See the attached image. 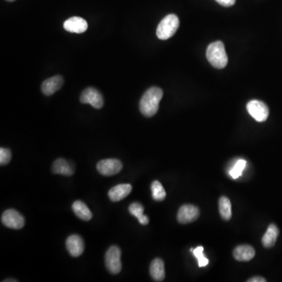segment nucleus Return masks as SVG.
Masks as SVG:
<instances>
[{
  "label": "nucleus",
  "mask_w": 282,
  "mask_h": 282,
  "mask_svg": "<svg viewBox=\"0 0 282 282\" xmlns=\"http://www.w3.org/2000/svg\"><path fill=\"white\" fill-rule=\"evenodd\" d=\"M11 160V152L9 149L0 148V164L1 166L8 164Z\"/></svg>",
  "instance_id": "b1692460"
},
{
  "label": "nucleus",
  "mask_w": 282,
  "mask_h": 282,
  "mask_svg": "<svg viewBox=\"0 0 282 282\" xmlns=\"http://www.w3.org/2000/svg\"><path fill=\"white\" fill-rule=\"evenodd\" d=\"M72 210L74 214L80 219L84 221H89L92 219V214L85 203L81 201H76L73 203Z\"/></svg>",
  "instance_id": "a211bd4d"
},
{
  "label": "nucleus",
  "mask_w": 282,
  "mask_h": 282,
  "mask_svg": "<svg viewBox=\"0 0 282 282\" xmlns=\"http://www.w3.org/2000/svg\"><path fill=\"white\" fill-rule=\"evenodd\" d=\"M206 56L211 66L216 68H224L228 64V58L224 44L221 41H216L208 45Z\"/></svg>",
  "instance_id": "f03ea898"
},
{
  "label": "nucleus",
  "mask_w": 282,
  "mask_h": 282,
  "mask_svg": "<svg viewBox=\"0 0 282 282\" xmlns=\"http://www.w3.org/2000/svg\"><path fill=\"white\" fill-rule=\"evenodd\" d=\"M246 161L244 160H238L234 164V166L229 171V175L232 176V179L236 180L240 176L242 171L246 166Z\"/></svg>",
  "instance_id": "4be33fe9"
},
{
  "label": "nucleus",
  "mask_w": 282,
  "mask_h": 282,
  "mask_svg": "<svg viewBox=\"0 0 282 282\" xmlns=\"http://www.w3.org/2000/svg\"><path fill=\"white\" fill-rule=\"evenodd\" d=\"M279 230L275 224H270L268 226L266 233L264 234L262 238V246L265 248H272L274 246L278 237Z\"/></svg>",
  "instance_id": "f3484780"
},
{
  "label": "nucleus",
  "mask_w": 282,
  "mask_h": 282,
  "mask_svg": "<svg viewBox=\"0 0 282 282\" xmlns=\"http://www.w3.org/2000/svg\"><path fill=\"white\" fill-rule=\"evenodd\" d=\"M163 92L158 87H150L144 94L140 102V110L145 117H152L157 113Z\"/></svg>",
  "instance_id": "f257e3e1"
},
{
  "label": "nucleus",
  "mask_w": 282,
  "mask_h": 282,
  "mask_svg": "<svg viewBox=\"0 0 282 282\" xmlns=\"http://www.w3.org/2000/svg\"><path fill=\"white\" fill-rule=\"evenodd\" d=\"M80 102L82 104H89L96 109L102 108L104 105V99L102 94L92 87L87 88L82 92Z\"/></svg>",
  "instance_id": "0eeeda50"
},
{
  "label": "nucleus",
  "mask_w": 282,
  "mask_h": 282,
  "mask_svg": "<svg viewBox=\"0 0 282 282\" xmlns=\"http://www.w3.org/2000/svg\"><path fill=\"white\" fill-rule=\"evenodd\" d=\"M152 197L158 202L163 201L166 197V193L160 181L156 180L152 184Z\"/></svg>",
  "instance_id": "412c9836"
},
{
  "label": "nucleus",
  "mask_w": 282,
  "mask_h": 282,
  "mask_svg": "<svg viewBox=\"0 0 282 282\" xmlns=\"http://www.w3.org/2000/svg\"><path fill=\"white\" fill-rule=\"evenodd\" d=\"M216 1L225 8H230V6L234 5L235 2H236V0H216Z\"/></svg>",
  "instance_id": "393cba45"
},
{
  "label": "nucleus",
  "mask_w": 282,
  "mask_h": 282,
  "mask_svg": "<svg viewBox=\"0 0 282 282\" xmlns=\"http://www.w3.org/2000/svg\"><path fill=\"white\" fill-rule=\"evenodd\" d=\"M6 1H8V2H14V0H6Z\"/></svg>",
  "instance_id": "cd10ccee"
},
{
  "label": "nucleus",
  "mask_w": 282,
  "mask_h": 282,
  "mask_svg": "<svg viewBox=\"0 0 282 282\" xmlns=\"http://www.w3.org/2000/svg\"><path fill=\"white\" fill-rule=\"evenodd\" d=\"M98 172L103 176H110L118 174L122 168V163L118 160L108 158L100 161L96 166Z\"/></svg>",
  "instance_id": "6e6552de"
},
{
  "label": "nucleus",
  "mask_w": 282,
  "mask_h": 282,
  "mask_svg": "<svg viewBox=\"0 0 282 282\" xmlns=\"http://www.w3.org/2000/svg\"><path fill=\"white\" fill-rule=\"evenodd\" d=\"M150 274L156 282H162L164 278V265L161 258H154L150 266Z\"/></svg>",
  "instance_id": "2eb2a0df"
},
{
  "label": "nucleus",
  "mask_w": 282,
  "mask_h": 282,
  "mask_svg": "<svg viewBox=\"0 0 282 282\" xmlns=\"http://www.w3.org/2000/svg\"><path fill=\"white\" fill-rule=\"evenodd\" d=\"M18 282V280H4V282Z\"/></svg>",
  "instance_id": "bb28decb"
},
{
  "label": "nucleus",
  "mask_w": 282,
  "mask_h": 282,
  "mask_svg": "<svg viewBox=\"0 0 282 282\" xmlns=\"http://www.w3.org/2000/svg\"><path fill=\"white\" fill-rule=\"evenodd\" d=\"M199 216V210L193 204H184L180 208L178 214V222L183 224L196 220Z\"/></svg>",
  "instance_id": "1a4fd4ad"
},
{
  "label": "nucleus",
  "mask_w": 282,
  "mask_h": 282,
  "mask_svg": "<svg viewBox=\"0 0 282 282\" xmlns=\"http://www.w3.org/2000/svg\"><path fill=\"white\" fill-rule=\"evenodd\" d=\"M180 26V20L176 15H167L161 20L158 26L156 34L158 38L162 40H166L174 36Z\"/></svg>",
  "instance_id": "7ed1b4c3"
},
{
  "label": "nucleus",
  "mask_w": 282,
  "mask_h": 282,
  "mask_svg": "<svg viewBox=\"0 0 282 282\" xmlns=\"http://www.w3.org/2000/svg\"><path fill=\"white\" fill-rule=\"evenodd\" d=\"M64 80L62 76H54L51 78H47L42 82L41 90L46 96H51L62 88Z\"/></svg>",
  "instance_id": "f8f14e48"
},
{
  "label": "nucleus",
  "mask_w": 282,
  "mask_h": 282,
  "mask_svg": "<svg viewBox=\"0 0 282 282\" xmlns=\"http://www.w3.org/2000/svg\"><path fill=\"white\" fill-rule=\"evenodd\" d=\"M52 170L54 174L67 176H70L74 174V170L70 163L63 158H58L54 162Z\"/></svg>",
  "instance_id": "dca6fc26"
},
{
  "label": "nucleus",
  "mask_w": 282,
  "mask_h": 282,
  "mask_svg": "<svg viewBox=\"0 0 282 282\" xmlns=\"http://www.w3.org/2000/svg\"><path fill=\"white\" fill-rule=\"evenodd\" d=\"M66 248L72 256H80L84 254L85 248L84 240L78 235H70L66 240Z\"/></svg>",
  "instance_id": "9d476101"
},
{
  "label": "nucleus",
  "mask_w": 282,
  "mask_h": 282,
  "mask_svg": "<svg viewBox=\"0 0 282 282\" xmlns=\"http://www.w3.org/2000/svg\"><path fill=\"white\" fill-rule=\"evenodd\" d=\"M246 108L250 116L258 122L266 121L269 116V108L266 104L258 100H250L247 104Z\"/></svg>",
  "instance_id": "39448f33"
},
{
  "label": "nucleus",
  "mask_w": 282,
  "mask_h": 282,
  "mask_svg": "<svg viewBox=\"0 0 282 282\" xmlns=\"http://www.w3.org/2000/svg\"><path fill=\"white\" fill-rule=\"evenodd\" d=\"M132 190V186L128 184H118L112 188L108 192V197L110 201L117 202L126 198Z\"/></svg>",
  "instance_id": "ddd939ff"
},
{
  "label": "nucleus",
  "mask_w": 282,
  "mask_h": 282,
  "mask_svg": "<svg viewBox=\"0 0 282 282\" xmlns=\"http://www.w3.org/2000/svg\"><path fill=\"white\" fill-rule=\"evenodd\" d=\"M219 211L222 220H230L232 216V203L225 196H222L220 198Z\"/></svg>",
  "instance_id": "aec40b11"
},
{
  "label": "nucleus",
  "mask_w": 282,
  "mask_h": 282,
  "mask_svg": "<svg viewBox=\"0 0 282 282\" xmlns=\"http://www.w3.org/2000/svg\"><path fill=\"white\" fill-rule=\"evenodd\" d=\"M64 28L69 32L81 34L85 32L88 28V24L85 19L80 16H72L64 23Z\"/></svg>",
  "instance_id": "9b49d317"
},
{
  "label": "nucleus",
  "mask_w": 282,
  "mask_h": 282,
  "mask_svg": "<svg viewBox=\"0 0 282 282\" xmlns=\"http://www.w3.org/2000/svg\"><path fill=\"white\" fill-rule=\"evenodd\" d=\"M128 211L131 215L138 218L140 224L146 225L148 224V217L144 215V207L142 204L138 202L132 203L128 207Z\"/></svg>",
  "instance_id": "6ab92c4d"
},
{
  "label": "nucleus",
  "mask_w": 282,
  "mask_h": 282,
  "mask_svg": "<svg viewBox=\"0 0 282 282\" xmlns=\"http://www.w3.org/2000/svg\"><path fill=\"white\" fill-rule=\"evenodd\" d=\"M105 264L110 273L118 274L121 272V250L117 246H112L105 255Z\"/></svg>",
  "instance_id": "20e7f679"
},
{
  "label": "nucleus",
  "mask_w": 282,
  "mask_h": 282,
  "mask_svg": "<svg viewBox=\"0 0 282 282\" xmlns=\"http://www.w3.org/2000/svg\"><path fill=\"white\" fill-rule=\"evenodd\" d=\"M248 282H266V280H265V279H264V278L258 277V276H257V277L252 278L248 279Z\"/></svg>",
  "instance_id": "a878e982"
},
{
  "label": "nucleus",
  "mask_w": 282,
  "mask_h": 282,
  "mask_svg": "<svg viewBox=\"0 0 282 282\" xmlns=\"http://www.w3.org/2000/svg\"><path fill=\"white\" fill-rule=\"evenodd\" d=\"M1 220L4 226L16 230L22 229L26 224L23 216L15 210H6L2 214Z\"/></svg>",
  "instance_id": "423d86ee"
},
{
  "label": "nucleus",
  "mask_w": 282,
  "mask_h": 282,
  "mask_svg": "<svg viewBox=\"0 0 282 282\" xmlns=\"http://www.w3.org/2000/svg\"><path fill=\"white\" fill-rule=\"evenodd\" d=\"M255 255V250L248 244H242V246H238L233 252L234 258L240 262L251 260Z\"/></svg>",
  "instance_id": "4468645a"
},
{
  "label": "nucleus",
  "mask_w": 282,
  "mask_h": 282,
  "mask_svg": "<svg viewBox=\"0 0 282 282\" xmlns=\"http://www.w3.org/2000/svg\"><path fill=\"white\" fill-rule=\"evenodd\" d=\"M203 250H204V248L202 246H198L197 248H190V252H193V255L198 260L199 268H203V266H207L208 264V260L203 254Z\"/></svg>",
  "instance_id": "5701e85b"
}]
</instances>
